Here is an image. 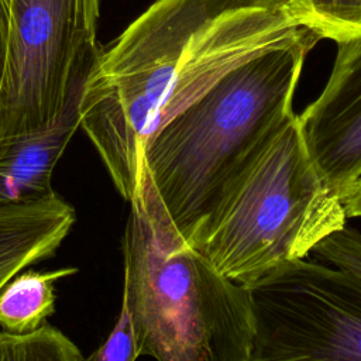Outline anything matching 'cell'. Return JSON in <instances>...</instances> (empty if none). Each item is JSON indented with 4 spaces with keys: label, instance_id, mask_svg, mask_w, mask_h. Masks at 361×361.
Masks as SVG:
<instances>
[{
    "label": "cell",
    "instance_id": "15",
    "mask_svg": "<svg viewBox=\"0 0 361 361\" xmlns=\"http://www.w3.org/2000/svg\"><path fill=\"white\" fill-rule=\"evenodd\" d=\"M341 203L348 217H361V178L355 180L341 196Z\"/></svg>",
    "mask_w": 361,
    "mask_h": 361
},
{
    "label": "cell",
    "instance_id": "14",
    "mask_svg": "<svg viewBox=\"0 0 361 361\" xmlns=\"http://www.w3.org/2000/svg\"><path fill=\"white\" fill-rule=\"evenodd\" d=\"M140 357L137 337L127 303L121 299L116 324L103 344L82 361H135Z\"/></svg>",
    "mask_w": 361,
    "mask_h": 361
},
{
    "label": "cell",
    "instance_id": "8",
    "mask_svg": "<svg viewBox=\"0 0 361 361\" xmlns=\"http://www.w3.org/2000/svg\"><path fill=\"white\" fill-rule=\"evenodd\" d=\"M94 58L79 72L65 109L54 126L0 144V209L35 203L56 193L52 189V173L80 127L79 103Z\"/></svg>",
    "mask_w": 361,
    "mask_h": 361
},
{
    "label": "cell",
    "instance_id": "4",
    "mask_svg": "<svg viewBox=\"0 0 361 361\" xmlns=\"http://www.w3.org/2000/svg\"><path fill=\"white\" fill-rule=\"evenodd\" d=\"M345 220L341 199L314 166L295 114L188 243L223 276L250 286L281 265L306 259Z\"/></svg>",
    "mask_w": 361,
    "mask_h": 361
},
{
    "label": "cell",
    "instance_id": "1",
    "mask_svg": "<svg viewBox=\"0 0 361 361\" xmlns=\"http://www.w3.org/2000/svg\"><path fill=\"white\" fill-rule=\"evenodd\" d=\"M307 28L279 0H155L87 73L80 128L128 203L155 135L227 72Z\"/></svg>",
    "mask_w": 361,
    "mask_h": 361
},
{
    "label": "cell",
    "instance_id": "12",
    "mask_svg": "<svg viewBox=\"0 0 361 361\" xmlns=\"http://www.w3.org/2000/svg\"><path fill=\"white\" fill-rule=\"evenodd\" d=\"M82 358L76 344L49 323L25 334L0 330V361H82Z\"/></svg>",
    "mask_w": 361,
    "mask_h": 361
},
{
    "label": "cell",
    "instance_id": "7",
    "mask_svg": "<svg viewBox=\"0 0 361 361\" xmlns=\"http://www.w3.org/2000/svg\"><path fill=\"white\" fill-rule=\"evenodd\" d=\"M298 123L314 166L341 199L361 178V35L337 44L327 82Z\"/></svg>",
    "mask_w": 361,
    "mask_h": 361
},
{
    "label": "cell",
    "instance_id": "9",
    "mask_svg": "<svg viewBox=\"0 0 361 361\" xmlns=\"http://www.w3.org/2000/svg\"><path fill=\"white\" fill-rule=\"evenodd\" d=\"M76 212L58 193L35 203L0 209V289L20 271L51 258Z\"/></svg>",
    "mask_w": 361,
    "mask_h": 361
},
{
    "label": "cell",
    "instance_id": "17",
    "mask_svg": "<svg viewBox=\"0 0 361 361\" xmlns=\"http://www.w3.org/2000/svg\"><path fill=\"white\" fill-rule=\"evenodd\" d=\"M279 1H283V3H285V4H286V6H288V4H289V3H290V1H292V0H279Z\"/></svg>",
    "mask_w": 361,
    "mask_h": 361
},
{
    "label": "cell",
    "instance_id": "11",
    "mask_svg": "<svg viewBox=\"0 0 361 361\" xmlns=\"http://www.w3.org/2000/svg\"><path fill=\"white\" fill-rule=\"evenodd\" d=\"M290 13L336 44L361 35V0H292Z\"/></svg>",
    "mask_w": 361,
    "mask_h": 361
},
{
    "label": "cell",
    "instance_id": "13",
    "mask_svg": "<svg viewBox=\"0 0 361 361\" xmlns=\"http://www.w3.org/2000/svg\"><path fill=\"white\" fill-rule=\"evenodd\" d=\"M313 252L361 279V231L357 228L344 226L320 241Z\"/></svg>",
    "mask_w": 361,
    "mask_h": 361
},
{
    "label": "cell",
    "instance_id": "10",
    "mask_svg": "<svg viewBox=\"0 0 361 361\" xmlns=\"http://www.w3.org/2000/svg\"><path fill=\"white\" fill-rule=\"evenodd\" d=\"M78 268L65 267L52 271H24L14 275L0 289V327L14 334L39 329L55 312V283L72 276Z\"/></svg>",
    "mask_w": 361,
    "mask_h": 361
},
{
    "label": "cell",
    "instance_id": "16",
    "mask_svg": "<svg viewBox=\"0 0 361 361\" xmlns=\"http://www.w3.org/2000/svg\"><path fill=\"white\" fill-rule=\"evenodd\" d=\"M10 18V0H0V85L4 71L6 47H7V31Z\"/></svg>",
    "mask_w": 361,
    "mask_h": 361
},
{
    "label": "cell",
    "instance_id": "2",
    "mask_svg": "<svg viewBox=\"0 0 361 361\" xmlns=\"http://www.w3.org/2000/svg\"><path fill=\"white\" fill-rule=\"evenodd\" d=\"M322 39L307 27L251 56L149 142L145 171L183 240L190 241L228 188L295 116L305 62Z\"/></svg>",
    "mask_w": 361,
    "mask_h": 361
},
{
    "label": "cell",
    "instance_id": "6",
    "mask_svg": "<svg viewBox=\"0 0 361 361\" xmlns=\"http://www.w3.org/2000/svg\"><path fill=\"white\" fill-rule=\"evenodd\" d=\"M247 289L248 361H361V279L354 274L298 259Z\"/></svg>",
    "mask_w": 361,
    "mask_h": 361
},
{
    "label": "cell",
    "instance_id": "3",
    "mask_svg": "<svg viewBox=\"0 0 361 361\" xmlns=\"http://www.w3.org/2000/svg\"><path fill=\"white\" fill-rule=\"evenodd\" d=\"M121 251L123 300L140 355L157 361H248L254 320L247 286L223 276L172 224L144 171Z\"/></svg>",
    "mask_w": 361,
    "mask_h": 361
},
{
    "label": "cell",
    "instance_id": "5",
    "mask_svg": "<svg viewBox=\"0 0 361 361\" xmlns=\"http://www.w3.org/2000/svg\"><path fill=\"white\" fill-rule=\"evenodd\" d=\"M100 0H10L0 85V144L41 133L62 114L96 56Z\"/></svg>",
    "mask_w": 361,
    "mask_h": 361
}]
</instances>
